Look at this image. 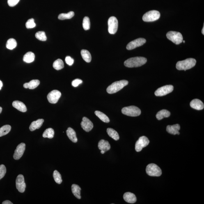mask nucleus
<instances>
[{"label": "nucleus", "mask_w": 204, "mask_h": 204, "mask_svg": "<svg viewBox=\"0 0 204 204\" xmlns=\"http://www.w3.org/2000/svg\"><path fill=\"white\" fill-rule=\"evenodd\" d=\"M166 36L168 40L177 45L181 43L183 40L182 34L178 32L170 31L167 33Z\"/></svg>", "instance_id": "7"}, {"label": "nucleus", "mask_w": 204, "mask_h": 204, "mask_svg": "<svg viewBox=\"0 0 204 204\" xmlns=\"http://www.w3.org/2000/svg\"><path fill=\"white\" fill-rule=\"evenodd\" d=\"M204 26H203V29L202 30V33L203 34V35H204Z\"/></svg>", "instance_id": "45"}, {"label": "nucleus", "mask_w": 204, "mask_h": 204, "mask_svg": "<svg viewBox=\"0 0 204 204\" xmlns=\"http://www.w3.org/2000/svg\"><path fill=\"white\" fill-rule=\"evenodd\" d=\"M83 26L85 31H87L90 29V23L89 17H84L83 19Z\"/></svg>", "instance_id": "37"}, {"label": "nucleus", "mask_w": 204, "mask_h": 204, "mask_svg": "<svg viewBox=\"0 0 204 204\" xmlns=\"http://www.w3.org/2000/svg\"><path fill=\"white\" fill-rule=\"evenodd\" d=\"M149 142L148 138L146 136H142L140 137L135 144V149L136 151L140 152L144 148L148 145Z\"/></svg>", "instance_id": "10"}, {"label": "nucleus", "mask_w": 204, "mask_h": 204, "mask_svg": "<svg viewBox=\"0 0 204 204\" xmlns=\"http://www.w3.org/2000/svg\"><path fill=\"white\" fill-rule=\"evenodd\" d=\"M107 132L108 135L114 139L115 140L117 141L119 140L120 136L118 133L114 129L109 128L107 129Z\"/></svg>", "instance_id": "27"}, {"label": "nucleus", "mask_w": 204, "mask_h": 204, "mask_svg": "<svg viewBox=\"0 0 204 204\" xmlns=\"http://www.w3.org/2000/svg\"><path fill=\"white\" fill-rule=\"evenodd\" d=\"M81 55L83 59L87 63H90L92 60L91 55L88 50H82L81 51Z\"/></svg>", "instance_id": "28"}, {"label": "nucleus", "mask_w": 204, "mask_h": 204, "mask_svg": "<svg viewBox=\"0 0 204 204\" xmlns=\"http://www.w3.org/2000/svg\"><path fill=\"white\" fill-rule=\"evenodd\" d=\"M3 86V83L0 80V90L2 88Z\"/></svg>", "instance_id": "44"}, {"label": "nucleus", "mask_w": 204, "mask_h": 204, "mask_svg": "<svg viewBox=\"0 0 204 204\" xmlns=\"http://www.w3.org/2000/svg\"><path fill=\"white\" fill-rule=\"evenodd\" d=\"M67 135L71 141L74 143L77 142L78 139L75 131L72 128L69 127L66 131Z\"/></svg>", "instance_id": "22"}, {"label": "nucleus", "mask_w": 204, "mask_h": 204, "mask_svg": "<svg viewBox=\"0 0 204 204\" xmlns=\"http://www.w3.org/2000/svg\"><path fill=\"white\" fill-rule=\"evenodd\" d=\"M53 66L54 68L56 70H61L64 67V62L61 59H58L54 62Z\"/></svg>", "instance_id": "34"}, {"label": "nucleus", "mask_w": 204, "mask_h": 204, "mask_svg": "<svg viewBox=\"0 0 204 204\" xmlns=\"http://www.w3.org/2000/svg\"><path fill=\"white\" fill-rule=\"evenodd\" d=\"M146 173L149 176L159 177L162 174V171L160 168L157 164L151 163L146 167Z\"/></svg>", "instance_id": "5"}, {"label": "nucleus", "mask_w": 204, "mask_h": 204, "mask_svg": "<svg viewBox=\"0 0 204 204\" xmlns=\"http://www.w3.org/2000/svg\"><path fill=\"white\" fill-rule=\"evenodd\" d=\"M83 81L81 79H77L74 80L72 82V84L73 86L74 87H77L79 86L80 84L82 83Z\"/></svg>", "instance_id": "40"}, {"label": "nucleus", "mask_w": 204, "mask_h": 204, "mask_svg": "<svg viewBox=\"0 0 204 204\" xmlns=\"http://www.w3.org/2000/svg\"><path fill=\"white\" fill-rule=\"evenodd\" d=\"M26 149V144L21 143L17 145L13 155V158L16 160H18L22 157Z\"/></svg>", "instance_id": "14"}, {"label": "nucleus", "mask_w": 204, "mask_h": 204, "mask_svg": "<svg viewBox=\"0 0 204 204\" xmlns=\"http://www.w3.org/2000/svg\"><path fill=\"white\" fill-rule=\"evenodd\" d=\"M95 113L96 115L103 122H106V123H109L110 122L109 118L104 113L99 111H96Z\"/></svg>", "instance_id": "29"}, {"label": "nucleus", "mask_w": 204, "mask_h": 204, "mask_svg": "<svg viewBox=\"0 0 204 204\" xmlns=\"http://www.w3.org/2000/svg\"><path fill=\"white\" fill-rule=\"evenodd\" d=\"M44 122V120L42 119H38L36 121H34L31 122L30 126L29 129L31 131H33L37 129H40L42 126V124Z\"/></svg>", "instance_id": "21"}, {"label": "nucleus", "mask_w": 204, "mask_h": 204, "mask_svg": "<svg viewBox=\"0 0 204 204\" xmlns=\"http://www.w3.org/2000/svg\"><path fill=\"white\" fill-rule=\"evenodd\" d=\"M35 37L38 40L42 41L46 40L47 39L45 32L42 31H38L35 34Z\"/></svg>", "instance_id": "36"}, {"label": "nucleus", "mask_w": 204, "mask_h": 204, "mask_svg": "<svg viewBox=\"0 0 204 204\" xmlns=\"http://www.w3.org/2000/svg\"><path fill=\"white\" fill-rule=\"evenodd\" d=\"M40 84V81L37 79L32 80L30 82L26 83L24 84L25 88H28L30 89H34L36 88Z\"/></svg>", "instance_id": "23"}, {"label": "nucleus", "mask_w": 204, "mask_h": 204, "mask_svg": "<svg viewBox=\"0 0 204 204\" xmlns=\"http://www.w3.org/2000/svg\"><path fill=\"white\" fill-rule=\"evenodd\" d=\"M55 134L54 130V129L51 128L46 129L43 133V137L44 138H47L51 139L54 137Z\"/></svg>", "instance_id": "30"}, {"label": "nucleus", "mask_w": 204, "mask_h": 204, "mask_svg": "<svg viewBox=\"0 0 204 204\" xmlns=\"http://www.w3.org/2000/svg\"><path fill=\"white\" fill-rule=\"evenodd\" d=\"M12 105L14 107L21 111V112H26L27 111L26 106L24 103L18 101H15L13 102Z\"/></svg>", "instance_id": "19"}, {"label": "nucleus", "mask_w": 204, "mask_h": 204, "mask_svg": "<svg viewBox=\"0 0 204 204\" xmlns=\"http://www.w3.org/2000/svg\"><path fill=\"white\" fill-rule=\"evenodd\" d=\"M183 42H184V43H185V41H184V40H183Z\"/></svg>", "instance_id": "48"}, {"label": "nucleus", "mask_w": 204, "mask_h": 204, "mask_svg": "<svg viewBox=\"0 0 204 204\" xmlns=\"http://www.w3.org/2000/svg\"><path fill=\"white\" fill-rule=\"evenodd\" d=\"M196 63V60L194 58H188L183 61L177 62L176 64V68L179 70L186 71L194 67Z\"/></svg>", "instance_id": "3"}, {"label": "nucleus", "mask_w": 204, "mask_h": 204, "mask_svg": "<svg viewBox=\"0 0 204 204\" xmlns=\"http://www.w3.org/2000/svg\"><path fill=\"white\" fill-rule=\"evenodd\" d=\"M20 0H8L9 6L11 7L15 6L19 2Z\"/></svg>", "instance_id": "42"}, {"label": "nucleus", "mask_w": 204, "mask_h": 204, "mask_svg": "<svg viewBox=\"0 0 204 204\" xmlns=\"http://www.w3.org/2000/svg\"><path fill=\"white\" fill-rule=\"evenodd\" d=\"M35 55L32 52H28L24 55L23 60L26 63H30L34 61Z\"/></svg>", "instance_id": "26"}, {"label": "nucleus", "mask_w": 204, "mask_h": 204, "mask_svg": "<svg viewBox=\"0 0 204 204\" xmlns=\"http://www.w3.org/2000/svg\"><path fill=\"white\" fill-rule=\"evenodd\" d=\"M105 152L104 151V150H101V153H102V154H104L105 153V152Z\"/></svg>", "instance_id": "46"}, {"label": "nucleus", "mask_w": 204, "mask_h": 204, "mask_svg": "<svg viewBox=\"0 0 204 204\" xmlns=\"http://www.w3.org/2000/svg\"><path fill=\"white\" fill-rule=\"evenodd\" d=\"M2 204H13V203H12V202H11L9 200H6L3 202L2 203Z\"/></svg>", "instance_id": "43"}, {"label": "nucleus", "mask_w": 204, "mask_h": 204, "mask_svg": "<svg viewBox=\"0 0 204 204\" xmlns=\"http://www.w3.org/2000/svg\"><path fill=\"white\" fill-rule=\"evenodd\" d=\"M108 31L111 34H115L117 31L118 21L116 17H111L108 20Z\"/></svg>", "instance_id": "8"}, {"label": "nucleus", "mask_w": 204, "mask_h": 204, "mask_svg": "<svg viewBox=\"0 0 204 204\" xmlns=\"http://www.w3.org/2000/svg\"><path fill=\"white\" fill-rule=\"evenodd\" d=\"M6 168L4 165H0V180L4 177L6 173Z\"/></svg>", "instance_id": "39"}, {"label": "nucleus", "mask_w": 204, "mask_h": 204, "mask_svg": "<svg viewBox=\"0 0 204 204\" xmlns=\"http://www.w3.org/2000/svg\"><path fill=\"white\" fill-rule=\"evenodd\" d=\"M123 198L126 202L129 203H134L136 201L135 195L130 192L125 193L124 194Z\"/></svg>", "instance_id": "18"}, {"label": "nucleus", "mask_w": 204, "mask_h": 204, "mask_svg": "<svg viewBox=\"0 0 204 204\" xmlns=\"http://www.w3.org/2000/svg\"><path fill=\"white\" fill-rule=\"evenodd\" d=\"M180 126L179 124H176L172 126L168 125L166 127V131L170 134L175 135L180 134L179 130H180Z\"/></svg>", "instance_id": "17"}, {"label": "nucleus", "mask_w": 204, "mask_h": 204, "mask_svg": "<svg viewBox=\"0 0 204 204\" xmlns=\"http://www.w3.org/2000/svg\"><path fill=\"white\" fill-rule=\"evenodd\" d=\"M146 40L143 38H139L132 41L127 44L126 49L128 50H132L136 47L143 45L146 42Z\"/></svg>", "instance_id": "12"}, {"label": "nucleus", "mask_w": 204, "mask_h": 204, "mask_svg": "<svg viewBox=\"0 0 204 204\" xmlns=\"http://www.w3.org/2000/svg\"><path fill=\"white\" fill-rule=\"evenodd\" d=\"M26 28H32L36 26V24L35 22L34 19L33 18L28 19L26 24Z\"/></svg>", "instance_id": "38"}, {"label": "nucleus", "mask_w": 204, "mask_h": 204, "mask_svg": "<svg viewBox=\"0 0 204 204\" xmlns=\"http://www.w3.org/2000/svg\"><path fill=\"white\" fill-rule=\"evenodd\" d=\"M121 111L122 114L132 117L137 116L141 114V110L134 106L124 107L122 108Z\"/></svg>", "instance_id": "4"}, {"label": "nucleus", "mask_w": 204, "mask_h": 204, "mask_svg": "<svg viewBox=\"0 0 204 204\" xmlns=\"http://www.w3.org/2000/svg\"><path fill=\"white\" fill-rule=\"evenodd\" d=\"M191 107L193 109L197 110H202L204 109L203 103L199 99H195L191 101L190 102Z\"/></svg>", "instance_id": "16"}, {"label": "nucleus", "mask_w": 204, "mask_h": 204, "mask_svg": "<svg viewBox=\"0 0 204 204\" xmlns=\"http://www.w3.org/2000/svg\"><path fill=\"white\" fill-rule=\"evenodd\" d=\"M147 59L143 57H135L129 58L124 63L126 67L129 68L137 67L141 66L146 63Z\"/></svg>", "instance_id": "1"}, {"label": "nucleus", "mask_w": 204, "mask_h": 204, "mask_svg": "<svg viewBox=\"0 0 204 204\" xmlns=\"http://www.w3.org/2000/svg\"><path fill=\"white\" fill-rule=\"evenodd\" d=\"M11 130V126L9 125L3 126L0 128V137L8 134Z\"/></svg>", "instance_id": "31"}, {"label": "nucleus", "mask_w": 204, "mask_h": 204, "mask_svg": "<svg viewBox=\"0 0 204 204\" xmlns=\"http://www.w3.org/2000/svg\"><path fill=\"white\" fill-rule=\"evenodd\" d=\"M98 147L99 149L101 150H104L105 152L107 151L111 148V145L107 141L104 140H102L99 142Z\"/></svg>", "instance_id": "20"}, {"label": "nucleus", "mask_w": 204, "mask_h": 204, "mask_svg": "<svg viewBox=\"0 0 204 204\" xmlns=\"http://www.w3.org/2000/svg\"><path fill=\"white\" fill-rule=\"evenodd\" d=\"M72 191L74 196L78 199H81V188L78 185L76 184H72Z\"/></svg>", "instance_id": "25"}, {"label": "nucleus", "mask_w": 204, "mask_h": 204, "mask_svg": "<svg viewBox=\"0 0 204 204\" xmlns=\"http://www.w3.org/2000/svg\"><path fill=\"white\" fill-rule=\"evenodd\" d=\"M173 85H166L161 87L156 90L155 94L156 96L162 97L171 93L173 91Z\"/></svg>", "instance_id": "9"}, {"label": "nucleus", "mask_w": 204, "mask_h": 204, "mask_svg": "<svg viewBox=\"0 0 204 204\" xmlns=\"http://www.w3.org/2000/svg\"><path fill=\"white\" fill-rule=\"evenodd\" d=\"M171 115V113L168 110L163 109L159 111L156 115V118L159 120H162L164 118H168Z\"/></svg>", "instance_id": "24"}, {"label": "nucleus", "mask_w": 204, "mask_h": 204, "mask_svg": "<svg viewBox=\"0 0 204 204\" xmlns=\"http://www.w3.org/2000/svg\"><path fill=\"white\" fill-rule=\"evenodd\" d=\"M53 177H54L55 182L57 183L61 184L62 183L63 180H62L61 175L57 170H55L54 171Z\"/></svg>", "instance_id": "35"}, {"label": "nucleus", "mask_w": 204, "mask_h": 204, "mask_svg": "<svg viewBox=\"0 0 204 204\" xmlns=\"http://www.w3.org/2000/svg\"><path fill=\"white\" fill-rule=\"evenodd\" d=\"M2 108L1 107H0V113H1L2 112Z\"/></svg>", "instance_id": "47"}, {"label": "nucleus", "mask_w": 204, "mask_h": 204, "mask_svg": "<svg viewBox=\"0 0 204 204\" xmlns=\"http://www.w3.org/2000/svg\"><path fill=\"white\" fill-rule=\"evenodd\" d=\"M61 96V92L55 90L50 92L47 96L48 100L51 104H56L59 100Z\"/></svg>", "instance_id": "11"}, {"label": "nucleus", "mask_w": 204, "mask_h": 204, "mask_svg": "<svg viewBox=\"0 0 204 204\" xmlns=\"http://www.w3.org/2000/svg\"><path fill=\"white\" fill-rule=\"evenodd\" d=\"M160 17V13L157 10L150 11L143 15V20L146 22H153L158 20Z\"/></svg>", "instance_id": "6"}, {"label": "nucleus", "mask_w": 204, "mask_h": 204, "mask_svg": "<svg viewBox=\"0 0 204 204\" xmlns=\"http://www.w3.org/2000/svg\"><path fill=\"white\" fill-rule=\"evenodd\" d=\"M65 61L67 64L70 66L73 64L74 63V59L69 56H67L65 58Z\"/></svg>", "instance_id": "41"}, {"label": "nucleus", "mask_w": 204, "mask_h": 204, "mask_svg": "<svg viewBox=\"0 0 204 204\" xmlns=\"http://www.w3.org/2000/svg\"><path fill=\"white\" fill-rule=\"evenodd\" d=\"M74 15V12H70L67 13H61L58 16V18L60 20H63L65 19H70L72 18Z\"/></svg>", "instance_id": "32"}, {"label": "nucleus", "mask_w": 204, "mask_h": 204, "mask_svg": "<svg viewBox=\"0 0 204 204\" xmlns=\"http://www.w3.org/2000/svg\"><path fill=\"white\" fill-rule=\"evenodd\" d=\"M17 45V42L16 41V40L13 38H11L7 41L6 47L8 49L12 50L15 48Z\"/></svg>", "instance_id": "33"}, {"label": "nucleus", "mask_w": 204, "mask_h": 204, "mask_svg": "<svg viewBox=\"0 0 204 204\" xmlns=\"http://www.w3.org/2000/svg\"><path fill=\"white\" fill-rule=\"evenodd\" d=\"M81 125L83 130L86 132H90L93 127V123L89 119L86 117H84L83 118Z\"/></svg>", "instance_id": "15"}, {"label": "nucleus", "mask_w": 204, "mask_h": 204, "mask_svg": "<svg viewBox=\"0 0 204 204\" xmlns=\"http://www.w3.org/2000/svg\"><path fill=\"white\" fill-rule=\"evenodd\" d=\"M16 187L19 192L23 193L25 191L26 184L25 182L24 178L22 175H18L16 179Z\"/></svg>", "instance_id": "13"}, {"label": "nucleus", "mask_w": 204, "mask_h": 204, "mask_svg": "<svg viewBox=\"0 0 204 204\" xmlns=\"http://www.w3.org/2000/svg\"><path fill=\"white\" fill-rule=\"evenodd\" d=\"M128 83V81L126 80L115 82L108 87L107 92L109 94L116 93L126 86Z\"/></svg>", "instance_id": "2"}]
</instances>
